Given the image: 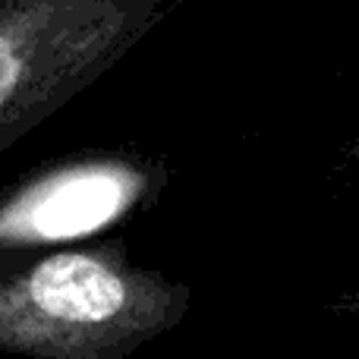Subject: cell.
<instances>
[{"mask_svg":"<svg viewBox=\"0 0 359 359\" xmlns=\"http://www.w3.org/2000/svg\"><path fill=\"white\" fill-rule=\"evenodd\" d=\"M192 290L136 265L120 236L0 268V350L25 359H126L186 318Z\"/></svg>","mask_w":359,"mask_h":359,"instance_id":"6da1fadb","label":"cell"},{"mask_svg":"<svg viewBox=\"0 0 359 359\" xmlns=\"http://www.w3.org/2000/svg\"><path fill=\"white\" fill-rule=\"evenodd\" d=\"M170 0H0V155L107 76Z\"/></svg>","mask_w":359,"mask_h":359,"instance_id":"7a4b0ae2","label":"cell"},{"mask_svg":"<svg viewBox=\"0 0 359 359\" xmlns=\"http://www.w3.org/2000/svg\"><path fill=\"white\" fill-rule=\"evenodd\" d=\"M170 168L136 149H88L44 161L0 189V268L82 246L155 208Z\"/></svg>","mask_w":359,"mask_h":359,"instance_id":"3957f363","label":"cell"},{"mask_svg":"<svg viewBox=\"0 0 359 359\" xmlns=\"http://www.w3.org/2000/svg\"><path fill=\"white\" fill-rule=\"evenodd\" d=\"M337 309H359V284H356V290H353V293H350V297H347V299H344V303H341V306H337Z\"/></svg>","mask_w":359,"mask_h":359,"instance_id":"277c9868","label":"cell"}]
</instances>
